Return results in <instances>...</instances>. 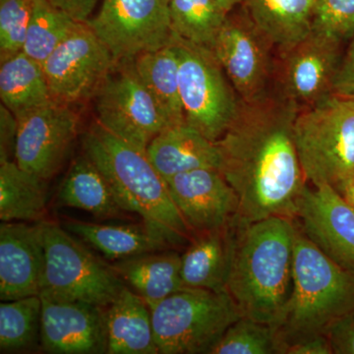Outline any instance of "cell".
<instances>
[{
	"instance_id": "1",
	"label": "cell",
	"mask_w": 354,
	"mask_h": 354,
	"mask_svg": "<svg viewBox=\"0 0 354 354\" xmlns=\"http://www.w3.org/2000/svg\"><path fill=\"white\" fill-rule=\"evenodd\" d=\"M299 111L272 91L257 101L241 100L227 131L216 142L220 171L239 200L236 218H295L307 186L295 146Z\"/></svg>"
},
{
	"instance_id": "2",
	"label": "cell",
	"mask_w": 354,
	"mask_h": 354,
	"mask_svg": "<svg viewBox=\"0 0 354 354\" xmlns=\"http://www.w3.org/2000/svg\"><path fill=\"white\" fill-rule=\"evenodd\" d=\"M235 241L225 290L241 317L276 327L292 290L295 218H234Z\"/></svg>"
},
{
	"instance_id": "3",
	"label": "cell",
	"mask_w": 354,
	"mask_h": 354,
	"mask_svg": "<svg viewBox=\"0 0 354 354\" xmlns=\"http://www.w3.org/2000/svg\"><path fill=\"white\" fill-rule=\"evenodd\" d=\"M83 150L108 178L125 211L138 215L165 245L171 248L192 241L194 235L172 199L167 180L146 151L118 138L97 123L84 136Z\"/></svg>"
},
{
	"instance_id": "4",
	"label": "cell",
	"mask_w": 354,
	"mask_h": 354,
	"mask_svg": "<svg viewBox=\"0 0 354 354\" xmlns=\"http://www.w3.org/2000/svg\"><path fill=\"white\" fill-rule=\"evenodd\" d=\"M353 312L354 276L325 255L295 223L292 290L274 327L279 354L295 342L327 335L333 324Z\"/></svg>"
},
{
	"instance_id": "5",
	"label": "cell",
	"mask_w": 354,
	"mask_h": 354,
	"mask_svg": "<svg viewBox=\"0 0 354 354\" xmlns=\"http://www.w3.org/2000/svg\"><path fill=\"white\" fill-rule=\"evenodd\" d=\"M295 146L307 183L339 192L354 176V102L332 95L298 113Z\"/></svg>"
},
{
	"instance_id": "6",
	"label": "cell",
	"mask_w": 354,
	"mask_h": 354,
	"mask_svg": "<svg viewBox=\"0 0 354 354\" xmlns=\"http://www.w3.org/2000/svg\"><path fill=\"white\" fill-rule=\"evenodd\" d=\"M153 335L162 354L211 353L241 315L227 291L183 288L151 310Z\"/></svg>"
},
{
	"instance_id": "7",
	"label": "cell",
	"mask_w": 354,
	"mask_h": 354,
	"mask_svg": "<svg viewBox=\"0 0 354 354\" xmlns=\"http://www.w3.org/2000/svg\"><path fill=\"white\" fill-rule=\"evenodd\" d=\"M46 264L39 295L108 307L127 286L123 279L64 227L43 221Z\"/></svg>"
},
{
	"instance_id": "8",
	"label": "cell",
	"mask_w": 354,
	"mask_h": 354,
	"mask_svg": "<svg viewBox=\"0 0 354 354\" xmlns=\"http://www.w3.org/2000/svg\"><path fill=\"white\" fill-rule=\"evenodd\" d=\"M179 55V91L185 121L216 142L239 111L241 99L213 51L172 34Z\"/></svg>"
},
{
	"instance_id": "9",
	"label": "cell",
	"mask_w": 354,
	"mask_h": 354,
	"mask_svg": "<svg viewBox=\"0 0 354 354\" xmlns=\"http://www.w3.org/2000/svg\"><path fill=\"white\" fill-rule=\"evenodd\" d=\"M94 97L97 124L141 150L146 151L158 135L174 125L142 82L132 62L115 64Z\"/></svg>"
},
{
	"instance_id": "10",
	"label": "cell",
	"mask_w": 354,
	"mask_h": 354,
	"mask_svg": "<svg viewBox=\"0 0 354 354\" xmlns=\"http://www.w3.org/2000/svg\"><path fill=\"white\" fill-rule=\"evenodd\" d=\"M342 44L311 31L295 46L277 51L272 92L299 111L334 95Z\"/></svg>"
},
{
	"instance_id": "11",
	"label": "cell",
	"mask_w": 354,
	"mask_h": 354,
	"mask_svg": "<svg viewBox=\"0 0 354 354\" xmlns=\"http://www.w3.org/2000/svg\"><path fill=\"white\" fill-rule=\"evenodd\" d=\"M228 13L211 50L243 102L257 101L272 91L276 48L245 8Z\"/></svg>"
},
{
	"instance_id": "12",
	"label": "cell",
	"mask_w": 354,
	"mask_h": 354,
	"mask_svg": "<svg viewBox=\"0 0 354 354\" xmlns=\"http://www.w3.org/2000/svg\"><path fill=\"white\" fill-rule=\"evenodd\" d=\"M116 64L171 43L169 0H104L87 21Z\"/></svg>"
},
{
	"instance_id": "13",
	"label": "cell",
	"mask_w": 354,
	"mask_h": 354,
	"mask_svg": "<svg viewBox=\"0 0 354 354\" xmlns=\"http://www.w3.org/2000/svg\"><path fill=\"white\" fill-rule=\"evenodd\" d=\"M115 64L88 23H77L43 64L51 99L72 106L94 97Z\"/></svg>"
},
{
	"instance_id": "14",
	"label": "cell",
	"mask_w": 354,
	"mask_h": 354,
	"mask_svg": "<svg viewBox=\"0 0 354 354\" xmlns=\"http://www.w3.org/2000/svg\"><path fill=\"white\" fill-rule=\"evenodd\" d=\"M17 118L15 162L50 179L64 165L78 134L79 116L69 104L51 101Z\"/></svg>"
},
{
	"instance_id": "15",
	"label": "cell",
	"mask_w": 354,
	"mask_h": 354,
	"mask_svg": "<svg viewBox=\"0 0 354 354\" xmlns=\"http://www.w3.org/2000/svg\"><path fill=\"white\" fill-rule=\"evenodd\" d=\"M295 221L325 255L354 276V209L337 190L307 185Z\"/></svg>"
},
{
	"instance_id": "16",
	"label": "cell",
	"mask_w": 354,
	"mask_h": 354,
	"mask_svg": "<svg viewBox=\"0 0 354 354\" xmlns=\"http://www.w3.org/2000/svg\"><path fill=\"white\" fill-rule=\"evenodd\" d=\"M41 346L55 354L108 353L106 307L39 295Z\"/></svg>"
},
{
	"instance_id": "17",
	"label": "cell",
	"mask_w": 354,
	"mask_h": 354,
	"mask_svg": "<svg viewBox=\"0 0 354 354\" xmlns=\"http://www.w3.org/2000/svg\"><path fill=\"white\" fill-rule=\"evenodd\" d=\"M167 183L193 235L227 227L239 214V197L220 169H194Z\"/></svg>"
},
{
	"instance_id": "18",
	"label": "cell",
	"mask_w": 354,
	"mask_h": 354,
	"mask_svg": "<svg viewBox=\"0 0 354 354\" xmlns=\"http://www.w3.org/2000/svg\"><path fill=\"white\" fill-rule=\"evenodd\" d=\"M46 247L43 221H2L0 225V298L2 301L39 295Z\"/></svg>"
},
{
	"instance_id": "19",
	"label": "cell",
	"mask_w": 354,
	"mask_h": 354,
	"mask_svg": "<svg viewBox=\"0 0 354 354\" xmlns=\"http://www.w3.org/2000/svg\"><path fill=\"white\" fill-rule=\"evenodd\" d=\"M155 169L165 180L199 169H220L221 153L216 142L184 121L167 128L146 150Z\"/></svg>"
},
{
	"instance_id": "20",
	"label": "cell",
	"mask_w": 354,
	"mask_h": 354,
	"mask_svg": "<svg viewBox=\"0 0 354 354\" xmlns=\"http://www.w3.org/2000/svg\"><path fill=\"white\" fill-rule=\"evenodd\" d=\"M234 241V220L227 227L195 234L181 255L184 288L225 291Z\"/></svg>"
},
{
	"instance_id": "21",
	"label": "cell",
	"mask_w": 354,
	"mask_h": 354,
	"mask_svg": "<svg viewBox=\"0 0 354 354\" xmlns=\"http://www.w3.org/2000/svg\"><path fill=\"white\" fill-rule=\"evenodd\" d=\"M108 354H157L152 311L141 297L125 286L106 307Z\"/></svg>"
},
{
	"instance_id": "22",
	"label": "cell",
	"mask_w": 354,
	"mask_h": 354,
	"mask_svg": "<svg viewBox=\"0 0 354 354\" xmlns=\"http://www.w3.org/2000/svg\"><path fill=\"white\" fill-rule=\"evenodd\" d=\"M111 266L125 285L131 286L151 310L184 288L180 274L181 256L174 251L140 254L114 261Z\"/></svg>"
},
{
	"instance_id": "23",
	"label": "cell",
	"mask_w": 354,
	"mask_h": 354,
	"mask_svg": "<svg viewBox=\"0 0 354 354\" xmlns=\"http://www.w3.org/2000/svg\"><path fill=\"white\" fill-rule=\"evenodd\" d=\"M58 206L87 212L100 220L127 213L108 178L84 153L74 160L58 189Z\"/></svg>"
},
{
	"instance_id": "24",
	"label": "cell",
	"mask_w": 354,
	"mask_h": 354,
	"mask_svg": "<svg viewBox=\"0 0 354 354\" xmlns=\"http://www.w3.org/2000/svg\"><path fill=\"white\" fill-rule=\"evenodd\" d=\"M315 0H243L245 8L277 51L295 46L311 32Z\"/></svg>"
},
{
	"instance_id": "25",
	"label": "cell",
	"mask_w": 354,
	"mask_h": 354,
	"mask_svg": "<svg viewBox=\"0 0 354 354\" xmlns=\"http://www.w3.org/2000/svg\"><path fill=\"white\" fill-rule=\"evenodd\" d=\"M62 227L113 262L169 248L144 225H101L69 220Z\"/></svg>"
},
{
	"instance_id": "26",
	"label": "cell",
	"mask_w": 354,
	"mask_h": 354,
	"mask_svg": "<svg viewBox=\"0 0 354 354\" xmlns=\"http://www.w3.org/2000/svg\"><path fill=\"white\" fill-rule=\"evenodd\" d=\"M133 67L145 84L162 113L176 125L185 121L179 91V55L171 43L146 51L132 60Z\"/></svg>"
},
{
	"instance_id": "27",
	"label": "cell",
	"mask_w": 354,
	"mask_h": 354,
	"mask_svg": "<svg viewBox=\"0 0 354 354\" xmlns=\"http://www.w3.org/2000/svg\"><path fill=\"white\" fill-rule=\"evenodd\" d=\"M46 204V179L25 171L15 160L0 162V220L41 221Z\"/></svg>"
},
{
	"instance_id": "28",
	"label": "cell",
	"mask_w": 354,
	"mask_h": 354,
	"mask_svg": "<svg viewBox=\"0 0 354 354\" xmlns=\"http://www.w3.org/2000/svg\"><path fill=\"white\" fill-rule=\"evenodd\" d=\"M0 99L15 116L53 101L43 64L23 51L1 62Z\"/></svg>"
},
{
	"instance_id": "29",
	"label": "cell",
	"mask_w": 354,
	"mask_h": 354,
	"mask_svg": "<svg viewBox=\"0 0 354 354\" xmlns=\"http://www.w3.org/2000/svg\"><path fill=\"white\" fill-rule=\"evenodd\" d=\"M227 15L215 0H169L172 34L209 50Z\"/></svg>"
},
{
	"instance_id": "30",
	"label": "cell",
	"mask_w": 354,
	"mask_h": 354,
	"mask_svg": "<svg viewBox=\"0 0 354 354\" xmlns=\"http://www.w3.org/2000/svg\"><path fill=\"white\" fill-rule=\"evenodd\" d=\"M41 299L39 295L0 304V351L21 353L41 342Z\"/></svg>"
},
{
	"instance_id": "31",
	"label": "cell",
	"mask_w": 354,
	"mask_h": 354,
	"mask_svg": "<svg viewBox=\"0 0 354 354\" xmlns=\"http://www.w3.org/2000/svg\"><path fill=\"white\" fill-rule=\"evenodd\" d=\"M77 23L50 0H36L23 53L43 64Z\"/></svg>"
},
{
	"instance_id": "32",
	"label": "cell",
	"mask_w": 354,
	"mask_h": 354,
	"mask_svg": "<svg viewBox=\"0 0 354 354\" xmlns=\"http://www.w3.org/2000/svg\"><path fill=\"white\" fill-rule=\"evenodd\" d=\"M209 354H279L276 329L241 317L232 324Z\"/></svg>"
},
{
	"instance_id": "33",
	"label": "cell",
	"mask_w": 354,
	"mask_h": 354,
	"mask_svg": "<svg viewBox=\"0 0 354 354\" xmlns=\"http://www.w3.org/2000/svg\"><path fill=\"white\" fill-rule=\"evenodd\" d=\"M36 0H0V62L23 50Z\"/></svg>"
},
{
	"instance_id": "34",
	"label": "cell",
	"mask_w": 354,
	"mask_h": 354,
	"mask_svg": "<svg viewBox=\"0 0 354 354\" xmlns=\"http://www.w3.org/2000/svg\"><path fill=\"white\" fill-rule=\"evenodd\" d=\"M311 31L339 41L354 34V0H315Z\"/></svg>"
},
{
	"instance_id": "35",
	"label": "cell",
	"mask_w": 354,
	"mask_h": 354,
	"mask_svg": "<svg viewBox=\"0 0 354 354\" xmlns=\"http://www.w3.org/2000/svg\"><path fill=\"white\" fill-rule=\"evenodd\" d=\"M327 335L333 354H354V312L333 324Z\"/></svg>"
},
{
	"instance_id": "36",
	"label": "cell",
	"mask_w": 354,
	"mask_h": 354,
	"mask_svg": "<svg viewBox=\"0 0 354 354\" xmlns=\"http://www.w3.org/2000/svg\"><path fill=\"white\" fill-rule=\"evenodd\" d=\"M17 118L6 106H0V162L15 160Z\"/></svg>"
},
{
	"instance_id": "37",
	"label": "cell",
	"mask_w": 354,
	"mask_h": 354,
	"mask_svg": "<svg viewBox=\"0 0 354 354\" xmlns=\"http://www.w3.org/2000/svg\"><path fill=\"white\" fill-rule=\"evenodd\" d=\"M334 95L342 99L354 100V34L335 75Z\"/></svg>"
},
{
	"instance_id": "38",
	"label": "cell",
	"mask_w": 354,
	"mask_h": 354,
	"mask_svg": "<svg viewBox=\"0 0 354 354\" xmlns=\"http://www.w3.org/2000/svg\"><path fill=\"white\" fill-rule=\"evenodd\" d=\"M77 22H87L99 0H50Z\"/></svg>"
},
{
	"instance_id": "39",
	"label": "cell",
	"mask_w": 354,
	"mask_h": 354,
	"mask_svg": "<svg viewBox=\"0 0 354 354\" xmlns=\"http://www.w3.org/2000/svg\"><path fill=\"white\" fill-rule=\"evenodd\" d=\"M285 354H333V351L328 335H321L290 344Z\"/></svg>"
},
{
	"instance_id": "40",
	"label": "cell",
	"mask_w": 354,
	"mask_h": 354,
	"mask_svg": "<svg viewBox=\"0 0 354 354\" xmlns=\"http://www.w3.org/2000/svg\"><path fill=\"white\" fill-rule=\"evenodd\" d=\"M339 193L346 200L349 206L354 209V176L351 177L348 180L344 183Z\"/></svg>"
},
{
	"instance_id": "41",
	"label": "cell",
	"mask_w": 354,
	"mask_h": 354,
	"mask_svg": "<svg viewBox=\"0 0 354 354\" xmlns=\"http://www.w3.org/2000/svg\"><path fill=\"white\" fill-rule=\"evenodd\" d=\"M215 1L221 8L225 9L227 13H230L241 6L243 0H215Z\"/></svg>"
},
{
	"instance_id": "42",
	"label": "cell",
	"mask_w": 354,
	"mask_h": 354,
	"mask_svg": "<svg viewBox=\"0 0 354 354\" xmlns=\"http://www.w3.org/2000/svg\"><path fill=\"white\" fill-rule=\"evenodd\" d=\"M353 101L354 102V100H353Z\"/></svg>"
},
{
	"instance_id": "43",
	"label": "cell",
	"mask_w": 354,
	"mask_h": 354,
	"mask_svg": "<svg viewBox=\"0 0 354 354\" xmlns=\"http://www.w3.org/2000/svg\"></svg>"
}]
</instances>
